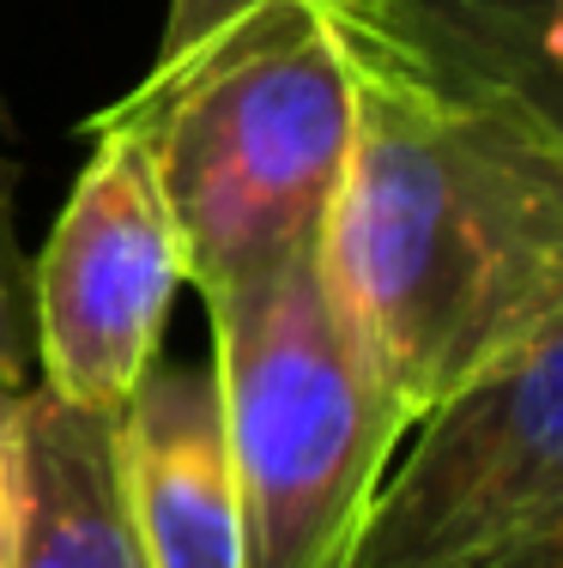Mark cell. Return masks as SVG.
Segmentation results:
<instances>
[{
  "mask_svg": "<svg viewBox=\"0 0 563 568\" xmlns=\"http://www.w3.org/2000/svg\"><path fill=\"white\" fill-rule=\"evenodd\" d=\"M352 145L321 261L412 417L563 321V128L442 98L328 12Z\"/></svg>",
  "mask_w": 563,
  "mask_h": 568,
  "instance_id": "cell-1",
  "label": "cell"
},
{
  "mask_svg": "<svg viewBox=\"0 0 563 568\" xmlns=\"http://www.w3.org/2000/svg\"><path fill=\"white\" fill-rule=\"evenodd\" d=\"M152 140L200 296L328 230L352 145V79L315 0H261L110 103Z\"/></svg>",
  "mask_w": 563,
  "mask_h": 568,
  "instance_id": "cell-2",
  "label": "cell"
},
{
  "mask_svg": "<svg viewBox=\"0 0 563 568\" xmlns=\"http://www.w3.org/2000/svg\"><path fill=\"white\" fill-rule=\"evenodd\" d=\"M237 478V568H345L419 417L345 315L321 236L207 296Z\"/></svg>",
  "mask_w": 563,
  "mask_h": 568,
  "instance_id": "cell-3",
  "label": "cell"
},
{
  "mask_svg": "<svg viewBox=\"0 0 563 568\" xmlns=\"http://www.w3.org/2000/svg\"><path fill=\"white\" fill-rule=\"evenodd\" d=\"M412 429L345 568H563V321Z\"/></svg>",
  "mask_w": 563,
  "mask_h": 568,
  "instance_id": "cell-4",
  "label": "cell"
},
{
  "mask_svg": "<svg viewBox=\"0 0 563 568\" xmlns=\"http://www.w3.org/2000/svg\"><path fill=\"white\" fill-rule=\"evenodd\" d=\"M188 284L182 242L140 121L103 110L91 158L31 273L37 369L56 399L122 417L164 339L170 296Z\"/></svg>",
  "mask_w": 563,
  "mask_h": 568,
  "instance_id": "cell-5",
  "label": "cell"
},
{
  "mask_svg": "<svg viewBox=\"0 0 563 568\" xmlns=\"http://www.w3.org/2000/svg\"><path fill=\"white\" fill-rule=\"evenodd\" d=\"M145 568H237V478L212 363H152L115 417Z\"/></svg>",
  "mask_w": 563,
  "mask_h": 568,
  "instance_id": "cell-6",
  "label": "cell"
},
{
  "mask_svg": "<svg viewBox=\"0 0 563 568\" xmlns=\"http://www.w3.org/2000/svg\"><path fill=\"white\" fill-rule=\"evenodd\" d=\"M333 19L442 98L563 128V0H358Z\"/></svg>",
  "mask_w": 563,
  "mask_h": 568,
  "instance_id": "cell-7",
  "label": "cell"
},
{
  "mask_svg": "<svg viewBox=\"0 0 563 568\" xmlns=\"http://www.w3.org/2000/svg\"><path fill=\"white\" fill-rule=\"evenodd\" d=\"M7 568H145L128 514L115 417L24 387L19 514Z\"/></svg>",
  "mask_w": 563,
  "mask_h": 568,
  "instance_id": "cell-8",
  "label": "cell"
},
{
  "mask_svg": "<svg viewBox=\"0 0 563 568\" xmlns=\"http://www.w3.org/2000/svg\"><path fill=\"white\" fill-rule=\"evenodd\" d=\"M12 175L0 164V382L31 387V357H37V327H31V266L12 242Z\"/></svg>",
  "mask_w": 563,
  "mask_h": 568,
  "instance_id": "cell-9",
  "label": "cell"
},
{
  "mask_svg": "<svg viewBox=\"0 0 563 568\" xmlns=\"http://www.w3.org/2000/svg\"><path fill=\"white\" fill-rule=\"evenodd\" d=\"M261 7V0H170V19H164V43H158V61L182 55V49H194L200 37H212L219 24H231L237 12ZM315 7L328 12H352L358 0H315Z\"/></svg>",
  "mask_w": 563,
  "mask_h": 568,
  "instance_id": "cell-10",
  "label": "cell"
},
{
  "mask_svg": "<svg viewBox=\"0 0 563 568\" xmlns=\"http://www.w3.org/2000/svg\"><path fill=\"white\" fill-rule=\"evenodd\" d=\"M19 442H24V387L0 382V568L12 557V514H19Z\"/></svg>",
  "mask_w": 563,
  "mask_h": 568,
  "instance_id": "cell-11",
  "label": "cell"
}]
</instances>
